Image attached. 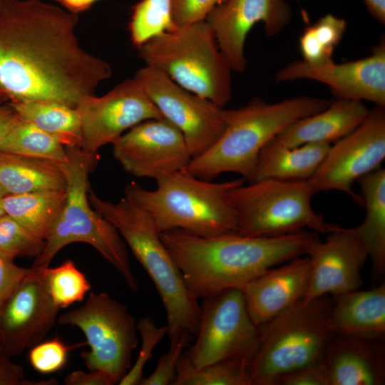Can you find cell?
<instances>
[{
    "label": "cell",
    "mask_w": 385,
    "mask_h": 385,
    "mask_svg": "<svg viewBox=\"0 0 385 385\" xmlns=\"http://www.w3.org/2000/svg\"><path fill=\"white\" fill-rule=\"evenodd\" d=\"M78 14L42 0H0V91L8 102L76 108L112 75L80 44Z\"/></svg>",
    "instance_id": "cell-1"
},
{
    "label": "cell",
    "mask_w": 385,
    "mask_h": 385,
    "mask_svg": "<svg viewBox=\"0 0 385 385\" xmlns=\"http://www.w3.org/2000/svg\"><path fill=\"white\" fill-rule=\"evenodd\" d=\"M318 237L317 232L305 230L273 237L237 232L206 237L180 229L160 232L186 286L197 299L241 289L268 269L304 255Z\"/></svg>",
    "instance_id": "cell-2"
},
{
    "label": "cell",
    "mask_w": 385,
    "mask_h": 385,
    "mask_svg": "<svg viewBox=\"0 0 385 385\" xmlns=\"http://www.w3.org/2000/svg\"><path fill=\"white\" fill-rule=\"evenodd\" d=\"M331 102L301 96L270 103L255 97L244 106L223 109L222 133L209 149L192 158L185 170L206 180L235 173L252 183L265 145L289 124L323 111Z\"/></svg>",
    "instance_id": "cell-3"
},
{
    "label": "cell",
    "mask_w": 385,
    "mask_h": 385,
    "mask_svg": "<svg viewBox=\"0 0 385 385\" xmlns=\"http://www.w3.org/2000/svg\"><path fill=\"white\" fill-rule=\"evenodd\" d=\"M88 200L116 228L153 282L165 310L170 342L184 333L195 336L201 306L186 286L150 215L125 196L114 202L90 189Z\"/></svg>",
    "instance_id": "cell-4"
},
{
    "label": "cell",
    "mask_w": 385,
    "mask_h": 385,
    "mask_svg": "<svg viewBox=\"0 0 385 385\" xmlns=\"http://www.w3.org/2000/svg\"><path fill=\"white\" fill-rule=\"evenodd\" d=\"M155 180L157 188L153 190L133 182L124 193L150 215L160 232L180 229L206 237L237 233L226 193L245 183L242 178L215 183L184 169Z\"/></svg>",
    "instance_id": "cell-5"
},
{
    "label": "cell",
    "mask_w": 385,
    "mask_h": 385,
    "mask_svg": "<svg viewBox=\"0 0 385 385\" xmlns=\"http://www.w3.org/2000/svg\"><path fill=\"white\" fill-rule=\"evenodd\" d=\"M68 160L62 164L66 180L65 205L53 226L41 254L31 267L43 270L64 247L83 242L95 248L121 274L128 287L138 290L126 244L116 228L89 202L88 177L98 162L97 153L66 148Z\"/></svg>",
    "instance_id": "cell-6"
},
{
    "label": "cell",
    "mask_w": 385,
    "mask_h": 385,
    "mask_svg": "<svg viewBox=\"0 0 385 385\" xmlns=\"http://www.w3.org/2000/svg\"><path fill=\"white\" fill-rule=\"evenodd\" d=\"M137 48L146 66L185 89L220 108L230 101L232 69L206 20L154 36Z\"/></svg>",
    "instance_id": "cell-7"
},
{
    "label": "cell",
    "mask_w": 385,
    "mask_h": 385,
    "mask_svg": "<svg viewBox=\"0 0 385 385\" xmlns=\"http://www.w3.org/2000/svg\"><path fill=\"white\" fill-rule=\"evenodd\" d=\"M332 304L327 295L301 299L258 326L260 345L250 364L252 385H276L280 376L321 360L334 334L328 327Z\"/></svg>",
    "instance_id": "cell-8"
},
{
    "label": "cell",
    "mask_w": 385,
    "mask_h": 385,
    "mask_svg": "<svg viewBox=\"0 0 385 385\" xmlns=\"http://www.w3.org/2000/svg\"><path fill=\"white\" fill-rule=\"evenodd\" d=\"M314 195L309 180L261 179L233 187L226 200L235 217L237 233L249 237H273L308 227L328 233L335 225L314 212Z\"/></svg>",
    "instance_id": "cell-9"
},
{
    "label": "cell",
    "mask_w": 385,
    "mask_h": 385,
    "mask_svg": "<svg viewBox=\"0 0 385 385\" xmlns=\"http://www.w3.org/2000/svg\"><path fill=\"white\" fill-rule=\"evenodd\" d=\"M61 325L79 328L90 349L81 353L88 370H99L118 384L131 367L138 338L136 322L128 307L106 292H90L80 307L58 317Z\"/></svg>",
    "instance_id": "cell-10"
},
{
    "label": "cell",
    "mask_w": 385,
    "mask_h": 385,
    "mask_svg": "<svg viewBox=\"0 0 385 385\" xmlns=\"http://www.w3.org/2000/svg\"><path fill=\"white\" fill-rule=\"evenodd\" d=\"M195 337L185 353L196 367L231 359L252 361L260 332L241 289L228 288L204 298Z\"/></svg>",
    "instance_id": "cell-11"
},
{
    "label": "cell",
    "mask_w": 385,
    "mask_h": 385,
    "mask_svg": "<svg viewBox=\"0 0 385 385\" xmlns=\"http://www.w3.org/2000/svg\"><path fill=\"white\" fill-rule=\"evenodd\" d=\"M385 158V106L376 105L352 132L334 143L309 179L314 194L338 190L362 205L352 190L360 178L381 168Z\"/></svg>",
    "instance_id": "cell-12"
},
{
    "label": "cell",
    "mask_w": 385,
    "mask_h": 385,
    "mask_svg": "<svg viewBox=\"0 0 385 385\" xmlns=\"http://www.w3.org/2000/svg\"><path fill=\"white\" fill-rule=\"evenodd\" d=\"M162 113L183 133L192 158L209 149L225 129L223 108L145 66L133 76Z\"/></svg>",
    "instance_id": "cell-13"
},
{
    "label": "cell",
    "mask_w": 385,
    "mask_h": 385,
    "mask_svg": "<svg viewBox=\"0 0 385 385\" xmlns=\"http://www.w3.org/2000/svg\"><path fill=\"white\" fill-rule=\"evenodd\" d=\"M76 108L81 123L80 148L89 153L113 144L126 130L143 120L164 118L134 77L102 96L83 97Z\"/></svg>",
    "instance_id": "cell-14"
},
{
    "label": "cell",
    "mask_w": 385,
    "mask_h": 385,
    "mask_svg": "<svg viewBox=\"0 0 385 385\" xmlns=\"http://www.w3.org/2000/svg\"><path fill=\"white\" fill-rule=\"evenodd\" d=\"M113 153L127 173L155 180L185 169L192 159L183 133L165 118L130 128L113 143Z\"/></svg>",
    "instance_id": "cell-15"
},
{
    "label": "cell",
    "mask_w": 385,
    "mask_h": 385,
    "mask_svg": "<svg viewBox=\"0 0 385 385\" xmlns=\"http://www.w3.org/2000/svg\"><path fill=\"white\" fill-rule=\"evenodd\" d=\"M43 270L31 267L0 309V346L11 356L43 341L57 319Z\"/></svg>",
    "instance_id": "cell-16"
},
{
    "label": "cell",
    "mask_w": 385,
    "mask_h": 385,
    "mask_svg": "<svg viewBox=\"0 0 385 385\" xmlns=\"http://www.w3.org/2000/svg\"><path fill=\"white\" fill-rule=\"evenodd\" d=\"M310 261V276L304 302L358 289L362 284L361 270L367 250L352 228L336 225L324 242H311L305 254Z\"/></svg>",
    "instance_id": "cell-17"
},
{
    "label": "cell",
    "mask_w": 385,
    "mask_h": 385,
    "mask_svg": "<svg viewBox=\"0 0 385 385\" xmlns=\"http://www.w3.org/2000/svg\"><path fill=\"white\" fill-rule=\"evenodd\" d=\"M309 79L327 85L337 98L368 101L385 106V41L383 37L371 54L343 63L323 66L302 60L289 63L275 76L277 82Z\"/></svg>",
    "instance_id": "cell-18"
},
{
    "label": "cell",
    "mask_w": 385,
    "mask_h": 385,
    "mask_svg": "<svg viewBox=\"0 0 385 385\" xmlns=\"http://www.w3.org/2000/svg\"><path fill=\"white\" fill-rule=\"evenodd\" d=\"M291 18V8L284 0H226L213 9L205 20L232 71L243 73L247 67L245 45L252 28L262 22L266 34L274 36Z\"/></svg>",
    "instance_id": "cell-19"
},
{
    "label": "cell",
    "mask_w": 385,
    "mask_h": 385,
    "mask_svg": "<svg viewBox=\"0 0 385 385\" xmlns=\"http://www.w3.org/2000/svg\"><path fill=\"white\" fill-rule=\"evenodd\" d=\"M309 276L310 261L299 256L247 282L241 289L252 322L260 326L302 299Z\"/></svg>",
    "instance_id": "cell-20"
},
{
    "label": "cell",
    "mask_w": 385,
    "mask_h": 385,
    "mask_svg": "<svg viewBox=\"0 0 385 385\" xmlns=\"http://www.w3.org/2000/svg\"><path fill=\"white\" fill-rule=\"evenodd\" d=\"M341 336L330 340L322 356L328 385L384 384V351L371 344L376 339Z\"/></svg>",
    "instance_id": "cell-21"
},
{
    "label": "cell",
    "mask_w": 385,
    "mask_h": 385,
    "mask_svg": "<svg viewBox=\"0 0 385 385\" xmlns=\"http://www.w3.org/2000/svg\"><path fill=\"white\" fill-rule=\"evenodd\" d=\"M369 111L363 101L337 98L323 111L289 124L274 138L289 148L331 145L356 129Z\"/></svg>",
    "instance_id": "cell-22"
},
{
    "label": "cell",
    "mask_w": 385,
    "mask_h": 385,
    "mask_svg": "<svg viewBox=\"0 0 385 385\" xmlns=\"http://www.w3.org/2000/svg\"><path fill=\"white\" fill-rule=\"evenodd\" d=\"M337 297L328 319V327L334 334L365 339H377L384 335V284Z\"/></svg>",
    "instance_id": "cell-23"
},
{
    "label": "cell",
    "mask_w": 385,
    "mask_h": 385,
    "mask_svg": "<svg viewBox=\"0 0 385 385\" xmlns=\"http://www.w3.org/2000/svg\"><path fill=\"white\" fill-rule=\"evenodd\" d=\"M330 145L309 143L289 148L273 138L259 154L253 181L267 178L309 180L317 170Z\"/></svg>",
    "instance_id": "cell-24"
},
{
    "label": "cell",
    "mask_w": 385,
    "mask_h": 385,
    "mask_svg": "<svg viewBox=\"0 0 385 385\" xmlns=\"http://www.w3.org/2000/svg\"><path fill=\"white\" fill-rule=\"evenodd\" d=\"M62 164L0 151V188L6 195L64 190Z\"/></svg>",
    "instance_id": "cell-25"
},
{
    "label": "cell",
    "mask_w": 385,
    "mask_h": 385,
    "mask_svg": "<svg viewBox=\"0 0 385 385\" xmlns=\"http://www.w3.org/2000/svg\"><path fill=\"white\" fill-rule=\"evenodd\" d=\"M365 217L352 228L366 247L376 275L385 271V170L379 168L359 180Z\"/></svg>",
    "instance_id": "cell-26"
},
{
    "label": "cell",
    "mask_w": 385,
    "mask_h": 385,
    "mask_svg": "<svg viewBox=\"0 0 385 385\" xmlns=\"http://www.w3.org/2000/svg\"><path fill=\"white\" fill-rule=\"evenodd\" d=\"M20 118L51 135L66 148H80L82 135L76 108L48 101L8 102Z\"/></svg>",
    "instance_id": "cell-27"
},
{
    "label": "cell",
    "mask_w": 385,
    "mask_h": 385,
    "mask_svg": "<svg viewBox=\"0 0 385 385\" xmlns=\"http://www.w3.org/2000/svg\"><path fill=\"white\" fill-rule=\"evenodd\" d=\"M66 200V189L6 195L4 199V209L6 214L45 240L58 219Z\"/></svg>",
    "instance_id": "cell-28"
},
{
    "label": "cell",
    "mask_w": 385,
    "mask_h": 385,
    "mask_svg": "<svg viewBox=\"0 0 385 385\" xmlns=\"http://www.w3.org/2000/svg\"><path fill=\"white\" fill-rule=\"evenodd\" d=\"M251 362L241 359L195 366L185 351L177 364L173 385H252Z\"/></svg>",
    "instance_id": "cell-29"
},
{
    "label": "cell",
    "mask_w": 385,
    "mask_h": 385,
    "mask_svg": "<svg viewBox=\"0 0 385 385\" xmlns=\"http://www.w3.org/2000/svg\"><path fill=\"white\" fill-rule=\"evenodd\" d=\"M0 151L60 164L68 160L66 148L63 145L20 118L1 141Z\"/></svg>",
    "instance_id": "cell-30"
},
{
    "label": "cell",
    "mask_w": 385,
    "mask_h": 385,
    "mask_svg": "<svg viewBox=\"0 0 385 385\" xmlns=\"http://www.w3.org/2000/svg\"><path fill=\"white\" fill-rule=\"evenodd\" d=\"M346 29L345 20L332 14L307 26L299 39L302 61L313 66L333 62L334 51L342 41Z\"/></svg>",
    "instance_id": "cell-31"
},
{
    "label": "cell",
    "mask_w": 385,
    "mask_h": 385,
    "mask_svg": "<svg viewBox=\"0 0 385 385\" xmlns=\"http://www.w3.org/2000/svg\"><path fill=\"white\" fill-rule=\"evenodd\" d=\"M172 1L141 0L134 6L129 31L136 47L154 36L175 29L172 19Z\"/></svg>",
    "instance_id": "cell-32"
},
{
    "label": "cell",
    "mask_w": 385,
    "mask_h": 385,
    "mask_svg": "<svg viewBox=\"0 0 385 385\" xmlns=\"http://www.w3.org/2000/svg\"><path fill=\"white\" fill-rule=\"evenodd\" d=\"M43 272L48 292L59 309L81 302L91 290L86 275L71 260L55 267H48Z\"/></svg>",
    "instance_id": "cell-33"
},
{
    "label": "cell",
    "mask_w": 385,
    "mask_h": 385,
    "mask_svg": "<svg viewBox=\"0 0 385 385\" xmlns=\"http://www.w3.org/2000/svg\"><path fill=\"white\" fill-rule=\"evenodd\" d=\"M45 240L38 237L7 214L0 217V254L12 260L37 257Z\"/></svg>",
    "instance_id": "cell-34"
},
{
    "label": "cell",
    "mask_w": 385,
    "mask_h": 385,
    "mask_svg": "<svg viewBox=\"0 0 385 385\" xmlns=\"http://www.w3.org/2000/svg\"><path fill=\"white\" fill-rule=\"evenodd\" d=\"M137 330L141 337V348L137 359L125 375L119 381L120 385H140L143 376V370L151 359L153 349L167 334L168 327H158L150 317L140 318L136 322Z\"/></svg>",
    "instance_id": "cell-35"
},
{
    "label": "cell",
    "mask_w": 385,
    "mask_h": 385,
    "mask_svg": "<svg viewBox=\"0 0 385 385\" xmlns=\"http://www.w3.org/2000/svg\"><path fill=\"white\" fill-rule=\"evenodd\" d=\"M86 344V342L67 345L58 338L41 341L30 348L29 361L36 371L44 374H52L65 366L72 349Z\"/></svg>",
    "instance_id": "cell-36"
},
{
    "label": "cell",
    "mask_w": 385,
    "mask_h": 385,
    "mask_svg": "<svg viewBox=\"0 0 385 385\" xmlns=\"http://www.w3.org/2000/svg\"><path fill=\"white\" fill-rule=\"evenodd\" d=\"M192 337L189 333H184L178 339L170 342L169 350L160 357L154 371L144 377L140 385L172 384L179 359Z\"/></svg>",
    "instance_id": "cell-37"
},
{
    "label": "cell",
    "mask_w": 385,
    "mask_h": 385,
    "mask_svg": "<svg viewBox=\"0 0 385 385\" xmlns=\"http://www.w3.org/2000/svg\"><path fill=\"white\" fill-rule=\"evenodd\" d=\"M225 1L173 0V22L177 28L205 21L213 9Z\"/></svg>",
    "instance_id": "cell-38"
},
{
    "label": "cell",
    "mask_w": 385,
    "mask_h": 385,
    "mask_svg": "<svg viewBox=\"0 0 385 385\" xmlns=\"http://www.w3.org/2000/svg\"><path fill=\"white\" fill-rule=\"evenodd\" d=\"M276 385H328L322 359L280 376Z\"/></svg>",
    "instance_id": "cell-39"
},
{
    "label": "cell",
    "mask_w": 385,
    "mask_h": 385,
    "mask_svg": "<svg viewBox=\"0 0 385 385\" xmlns=\"http://www.w3.org/2000/svg\"><path fill=\"white\" fill-rule=\"evenodd\" d=\"M14 260L0 254V309L31 271V267L18 266Z\"/></svg>",
    "instance_id": "cell-40"
},
{
    "label": "cell",
    "mask_w": 385,
    "mask_h": 385,
    "mask_svg": "<svg viewBox=\"0 0 385 385\" xmlns=\"http://www.w3.org/2000/svg\"><path fill=\"white\" fill-rule=\"evenodd\" d=\"M4 349H0V385H56L58 381H29L26 378L22 366L14 363Z\"/></svg>",
    "instance_id": "cell-41"
},
{
    "label": "cell",
    "mask_w": 385,
    "mask_h": 385,
    "mask_svg": "<svg viewBox=\"0 0 385 385\" xmlns=\"http://www.w3.org/2000/svg\"><path fill=\"white\" fill-rule=\"evenodd\" d=\"M118 383L111 375L99 370H81L68 374L64 379L66 385H113Z\"/></svg>",
    "instance_id": "cell-42"
},
{
    "label": "cell",
    "mask_w": 385,
    "mask_h": 385,
    "mask_svg": "<svg viewBox=\"0 0 385 385\" xmlns=\"http://www.w3.org/2000/svg\"><path fill=\"white\" fill-rule=\"evenodd\" d=\"M19 119V116L9 103L0 104V143Z\"/></svg>",
    "instance_id": "cell-43"
},
{
    "label": "cell",
    "mask_w": 385,
    "mask_h": 385,
    "mask_svg": "<svg viewBox=\"0 0 385 385\" xmlns=\"http://www.w3.org/2000/svg\"><path fill=\"white\" fill-rule=\"evenodd\" d=\"M69 11L78 14L89 9L98 0H53Z\"/></svg>",
    "instance_id": "cell-44"
},
{
    "label": "cell",
    "mask_w": 385,
    "mask_h": 385,
    "mask_svg": "<svg viewBox=\"0 0 385 385\" xmlns=\"http://www.w3.org/2000/svg\"><path fill=\"white\" fill-rule=\"evenodd\" d=\"M369 13L381 24H385V0H364Z\"/></svg>",
    "instance_id": "cell-45"
},
{
    "label": "cell",
    "mask_w": 385,
    "mask_h": 385,
    "mask_svg": "<svg viewBox=\"0 0 385 385\" xmlns=\"http://www.w3.org/2000/svg\"><path fill=\"white\" fill-rule=\"evenodd\" d=\"M6 195V193L0 188V217L6 214L4 209V199Z\"/></svg>",
    "instance_id": "cell-46"
},
{
    "label": "cell",
    "mask_w": 385,
    "mask_h": 385,
    "mask_svg": "<svg viewBox=\"0 0 385 385\" xmlns=\"http://www.w3.org/2000/svg\"><path fill=\"white\" fill-rule=\"evenodd\" d=\"M8 101L6 97L4 96V94L0 91V104H1L4 101Z\"/></svg>",
    "instance_id": "cell-47"
},
{
    "label": "cell",
    "mask_w": 385,
    "mask_h": 385,
    "mask_svg": "<svg viewBox=\"0 0 385 385\" xmlns=\"http://www.w3.org/2000/svg\"><path fill=\"white\" fill-rule=\"evenodd\" d=\"M0 349H1V346H0Z\"/></svg>",
    "instance_id": "cell-48"
}]
</instances>
